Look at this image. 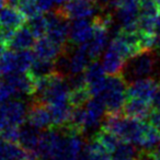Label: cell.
<instances>
[{
  "label": "cell",
  "mask_w": 160,
  "mask_h": 160,
  "mask_svg": "<svg viewBox=\"0 0 160 160\" xmlns=\"http://www.w3.org/2000/svg\"><path fill=\"white\" fill-rule=\"evenodd\" d=\"M160 82L151 77L136 79L127 88V98H136L152 102Z\"/></svg>",
  "instance_id": "obj_8"
},
{
  "label": "cell",
  "mask_w": 160,
  "mask_h": 160,
  "mask_svg": "<svg viewBox=\"0 0 160 160\" xmlns=\"http://www.w3.org/2000/svg\"><path fill=\"white\" fill-rule=\"evenodd\" d=\"M85 109L87 131L98 127L107 114V108L102 98L100 96H93L85 105Z\"/></svg>",
  "instance_id": "obj_10"
},
{
  "label": "cell",
  "mask_w": 160,
  "mask_h": 160,
  "mask_svg": "<svg viewBox=\"0 0 160 160\" xmlns=\"http://www.w3.org/2000/svg\"><path fill=\"white\" fill-rule=\"evenodd\" d=\"M158 2H159V5H160V0H158Z\"/></svg>",
  "instance_id": "obj_35"
},
{
  "label": "cell",
  "mask_w": 160,
  "mask_h": 160,
  "mask_svg": "<svg viewBox=\"0 0 160 160\" xmlns=\"http://www.w3.org/2000/svg\"><path fill=\"white\" fill-rule=\"evenodd\" d=\"M48 20V30L46 36H48L52 41L62 46H66L69 40V29L68 20L60 16L56 10L48 12L46 14Z\"/></svg>",
  "instance_id": "obj_5"
},
{
  "label": "cell",
  "mask_w": 160,
  "mask_h": 160,
  "mask_svg": "<svg viewBox=\"0 0 160 160\" xmlns=\"http://www.w3.org/2000/svg\"><path fill=\"white\" fill-rule=\"evenodd\" d=\"M139 151L136 150L134 144L128 142H121L120 145L112 152V160H136Z\"/></svg>",
  "instance_id": "obj_24"
},
{
  "label": "cell",
  "mask_w": 160,
  "mask_h": 160,
  "mask_svg": "<svg viewBox=\"0 0 160 160\" xmlns=\"http://www.w3.org/2000/svg\"><path fill=\"white\" fill-rule=\"evenodd\" d=\"M67 49H68L67 45L62 46V45L52 41L48 36H43L41 38H38L33 46V52L35 54L36 58L49 60H56Z\"/></svg>",
  "instance_id": "obj_9"
},
{
  "label": "cell",
  "mask_w": 160,
  "mask_h": 160,
  "mask_svg": "<svg viewBox=\"0 0 160 160\" xmlns=\"http://www.w3.org/2000/svg\"><path fill=\"white\" fill-rule=\"evenodd\" d=\"M93 22L87 19H76L69 29V42L73 45H81L93 36Z\"/></svg>",
  "instance_id": "obj_11"
},
{
  "label": "cell",
  "mask_w": 160,
  "mask_h": 160,
  "mask_svg": "<svg viewBox=\"0 0 160 160\" xmlns=\"http://www.w3.org/2000/svg\"><path fill=\"white\" fill-rule=\"evenodd\" d=\"M127 60H125L120 54H118L115 51L109 48L105 53L104 57H103V68H104L105 72L109 75H118V73L123 72L124 69V65Z\"/></svg>",
  "instance_id": "obj_19"
},
{
  "label": "cell",
  "mask_w": 160,
  "mask_h": 160,
  "mask_svg": "<svg viewBox=\"0 0 160 160\" xmlns=\"http://www.w3.org/2000/svg\"><path fill=\"white\" fill-rule=\"evenodd\" d=\"M149 123L160 132V110H152L149 115Z\"/></svg>",
  "instance_id": "obj_28"
},
{
  "label": "cell",
  "mask_w": 160,
  "mask_h": 160,
  "mask_svg": "<svg viewBox=\"0 0 160 160\" xmlns=\"http://www.w3.org/2000/svg\"><path fill=\"white\" fill-rule=\"evenodd\" d=\"M105 73L107 72L103 68V65L100 64L97 59L92 60L86 68L83 76H85L86 85L91 92L92 97L99 96L104 90L107 82Z\"/></svg>",
  "instance_id": "obj_7"
},
{
  "label": "cell",
  "mask_w": 160,
  "mask_h": 160,
  "mask_svg": "<svg viewBox=\"0 0 160 160\" xmlns=\"http://www.w3.org/2000/svg\"><path fill=\"white\" fill-rule=\"evenodd\" d=\"M20 134H21V126L8 127V128L3 129L2 132H0V139L10 142H18L19 144Z\"/></svg>",
  "instance_id": "obj_27"
},
{
  "label": "cell",
  "mask_w": 160,
  "mask_h": 160,
  "mask_svg": "<svg viewBox=\"0 0 160 160\" xmlns=\"http://www.w3.org/2000/svg\"><path fill=\"white\" fill-rule=\"evenodd\" d=\"M91 62L92 60L90 59L86 49L79 45V47L71 55H69V52L67 54V75L75 76L83 73Z\"/></svg>",
  "instance_id": "obj_14"
},
{
  "label": "cell",
  "mask_w": 160,
  "mask_h": 160,
  "mask_svg": "<svg viewBox=\"0 0 160 160\" xmlns=\"http://www.w3.org/2000/svg\"><path fill=\"white\" fill-rule=\"evenodd\" d=\"M0 160H3V159H1V158H0Z\"/></svg>",
  "instance_id": "obj_36"
},
{
  "label": "cell",
  "mask_w": 160,
  "mask_h": 160,
  "mask_svg": "<svg viewBox=\"0 0 160 160\" xmlns=\"http://www.w3.org/2000/svg\"><path fill=\"white\" fill-rule=\"evenodd\" d=\"M92 98V94L87 86L70 88L68 102L72 108L83 107L88 103V101Z\"/></svg>",
  "instance_id": "obj_22"
},
{
  "label": "cell",
  "mask_w": 160,
  "mask_h": 160,
  "mask_svg": "<svg viewBox=\"0 0 160 160\" xmlns=\"http://www.w3.org/2000/svg\"><path fill=\"white\" fill-rule=\"evenodd\" d=\"M128 60L129 62L126 68L128 76H131L132 78L140 79V78L149 77L152 73L156 68L157 57L152 49H146L138 53Z\"/></svg>",
  "instance_id": "obj_4"
},
{
  "label": "cell",
  "mask_w": 160,
  "mask_h": 160,
  "mask_svg": "<svg viewBox=\"0 0 160 160\" xmlns=\"http://www.w3.org/2000/svg\"><path fill=\"white\" fill-rule=\"evenodd\" d=\"M55 71H57V69H56V60L35 58L32 66L28 70V73L36 81L38 79L45 78L47 76L52 75Z\"/></svg>",
  "instance_id": "obj_18"
},
{
  "label": "cell",
  "mask_w": 160,
  "mask_h": 160,
  "mask_svg": "<svg viewBox=\"0 0 160 160\" xmlns=\"http://www.w3.org/2000/svg\"><path fill=\"white\" fill-rule=\"evenodd\" d=\"M41 132L38 128L28 124L27 126H21V134L19 144L23 147L27 151H29L36 160H40L38 155V144H40Z\"/></svg>",
  "instance_id": "obj_13"
},
{
  "label": "cell",
  "mask_w": 160,
  "mask_h": 160,
  "mask_svg": "<svg viewBox=\"0 0 160 160\" xmlns=\"http://www.w3.org/2000/svg\"><path fill=\"white\" fill-rule=\"evenodd\" d=\"M28 108L21 100L0 103V132L8 127L22 126L27 120Z\"/></svg>",
  "instance_id": "obj_3"
},
{
  "label": "cell",
  "mask_w": 160,
  "mask_h": 160,
  "mask_svg": "<svg viewBox=\"0 0 160 160\" xmlns=\"http://www.w3.org/2000/svg\"><path fill=\"white\" fill-rule=\"evenodd\" d=\"M1 29H2V25H1V23H0V31H1Z\"/></svg>",
  "instance_id": "obj_34"
},
{
  "label": "cell",
  "mask_w": 160,
  "mask_h": 160,
  "mask_svg": "<svg viewBox=\"0 0 160 160\" xmlns=\"http://www.w3.org/2000/svg\"><path fill=\"white\" fill-rule=\"evenodd\" d=\"M127 80L124 73L107 77L105 88L99 96L104 101L107 113H121L127 99Z\"/></svg>",
  "instance_id": "obj_1"
},
{
  "label": "cell",
  "mask_w": 160,
  "mask_h": 160,
  "mask_svg": "<svg viewBox=\"0 0 160 160\" xmlns=\"http://www.w3.org/2000/svg\"><path fill=\"white\" fill-rule=\"evenodd\" d=\"M27 21L28 18L19 8L8 6L0 11V23L2 25V29L17 31L20 28L24 27Z\"/></svg>",
  "instance_id": "obj_15"
},
{
  "label": "cell",
  "mask_w": 160,
  "mask_h": 160,
  "mask_svg": "<svg viewBox=\"0 0 160 160\" xmlns=\"http://www.w3.org/2000/svg\"><path fill=\"white\" fill-rule=\"evenodd\" d=\"M55 10L67 20H76L90 18L104 9L100 0H68Z\"/></svg>",
  "instance_id": "obj_2"
},
{
  "label": "cell",
  "mask_w": 160,
  "mask_h": 160,
  "mask_svg": "<svg viewBox=\"0 0 160 160\" xmlns=\"http://www.w3.org/2000/svg\"><path fill=\"white\" fill-rule=\"evenodd\" d=\"M85 153L89 160H112L111 153L93 137L86 146Z\"/></svg>",
  "instance_id": "obj_23"
},
{
  "label": "cell",
  "mask_w": 160,
  "mask_h": 160,
  "mask_svg": "<svg viewBox=\"0 0 160 160\" xmlns=\"http://www.w3.org/2000/svg\"><path fill=\"white\" fill-rule=\"evenodd\" d=\"M157 33L160 34V17L158 19V24H157Z\"/></svg>",
  "instance_id": "obj_33"
},
{
  "label": "cell",
  "mask_w": 160,
  "mask_h": 160,
  "mask_svg": "<svg viewBox=\"0 0 160 160\" xmlns=\"http://www.w3.org/2000/svg\"><path fill=\"white\" fill-rule=\"evenodd\" d=\"M29 29L35 36V38H41L43 36H46L47 30H48V20L46 16H43L42 13L34 17L32 19H29Z\"/></svg>",
  "instance_id": "obj_25"
},
{
  "label": "cell",
  "mask_w": 160,
  "mask_h": 160,
  "mask_svg": "<svg viewBox=\"0 0 160 160\" xmlns=\"http://www.w3.org/2000/svg\"><path fill=\"white\" fill-rule=\"evenodd\" d=\"M160 144V132L150 123L145 122L142 135L138 140V146L142 150L151 151Z\"/></svg>",
  "instance_id": "obj_17"
},
{
  "label": "cell",
  "mask_w": 160,
  "mask_h": 160,
  "mask_svg": "<svg viewBox=\"0 0 160 160\" xmlns=\"http://www.w3.org/2000/svg\"><path fill=\"white\" fill-rule=\"evenodd\" d=\"M6 49H8V46L1 38H0V57L3 55V53L6 52Z\"/></svg>",
  "instance_id": "obj_31"
},
{
  "label": "cell",
  "mask_w": 160,
  "mask_h": 160,
  "mask_svg": "<svg viewBox=\"0 0 160 160\" xmlns=\"http://www.w3.org/2000/svg\"><path fill=\"white\" fill-rule=\"evenodd\" d=\"M93 138H96L111 155H112V152L115 150L116 147L120 145V142H122L115 134H113L112 132L105 129L104 127L99 128L98 131L96 132V134H94Z\"/></svg>",
  "instance_id": "obj_21"
},
{
  "label": "cell",
  "mask_w": 160,
  "mask_h": 160,
  "mask_svg": "<svg viewBox=\"0 0 160 160\" xmlns=\"http://www.w3.org/2000/svg\"><path fill=\"white\" fill-rule=\"evenodd\" d=\"M27 120L28 124L38 129L45 131L53 128V120L48 105L35 99L28 108Z\"/></svg>",
  "instance_id": "obj_6"
},
{
  "label": "cell",
  "mask_w": 160,
  "mask_h": 160,
  "mask_svg": "<svg viewBox=\"0 0 160 160\" xmlns=\"http://www.w3.org/2000/svg\"><path fill=\"white\" fill-rule=\"evenodd\" d=\"M35 40V36L33 35L29 27H22L14 32L11 40L8 43V48L14 52L33 48L36 42Z\"/></svg>",
  "instance_id": "obj_16"
},
{
  "label": "cell",
  "mask_w": 160,
  "mask_h": 160,
  "mask_svg": "<svg viewBox=\"0 0 160 160\" xmlns=\"http://www.w3.org/2000/svg\"><path fill=\"white\" fill-rule=\"evenodd\" d=\"M151 111H152V103L148 101L142 100L136 98H127L124 107H123L122 113L126 116L137 120H142L149 118Z\"/></svg>",
  "instance_id": "obj_12"
},
{
  "label": "cell",
  "mask_w": 160,
  "mask_h": 160,
  "mask_svg": "<svg viewBox=\"0 0 160 160\" xmlns=\"http://www.w3.org/2000/svg\"><path fill=\"white\" fill-rule=\"evenodd\" d=\"M150 153L155 160H160V144L158 145L155 149H152V150L150 151Z\"/></svg>",
  "instance_id": "obj_30"
},
{
  "label": "cell",
  "mask_w": 160,
  "mask_h": 160,
  "mask_svg": "<svg viewBox=\"0 0 160 160\" xmlns=\"http://www.w3.org/2000/svg\"><path fill=\"white\" fill-rule=\"evenodd\" d=\"M17 97L18 93L9 80L7 78H0V103H5Z\"/></svg>",
  "instance_id": "obj_26"
},
{
  "label": "cell",
  "mask_w": 160,
  "mask_h": 160,
  "mask_svg": "<svg viewBox=\"0 0 160 160\" xmlns=\"http://www.w3.org/2000/svg\"><path fill=\"white\" fill-rule=\"evenodd\" d=\"M18 72L17 67V52L6 51L0 57V78H6Z\"/></svg>",
  "instance_id": "obj_20"
},
{
  "label": "cell",
  "mask_w": 160,
  "mask_h": 160,
  "mask_svg": "<svg viewBox=\"0 0 160 160\" xmlns=\"http://www.w3.org/2000/svg\"><path fill=\"white\" fill-rule=\"evenodd\" d=\"M152 110H160V86L152 99Z\"/></svg>",
  "instance_id": "obj_29"
},
{
  "label": "cell",
  "mask_w": 160,
  "mask_h": 160,
  "mask_svg": "<svg viewBox=\"0 0 160 160\" xmlns=\"http://www.w3.org/2000/svg\"><path fill=\"white\" fill-rule=\"evenodd\" d=\"M7 6V0H0V11Z\"/></svg>",
  "instance_id": "obj_32"
}]
</instances>
